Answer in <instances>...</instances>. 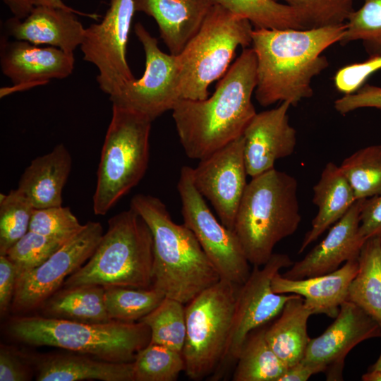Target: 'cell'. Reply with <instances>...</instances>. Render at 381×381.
<instances>
[{"mask_svg": "<svg viewBox=\"0 0 381 381\" xmlns=\"http://www.w3.org/2000/svg\"><path fill=\"white\" fill-rule=\"evenodd\" d=\"M256 85V56L244 48L210 97L176 102L172 117L188 157L203 159L243 135L257 113L252 102Z\"/></svg>", "mask_w": 381, "mask_h": 381, "instance_id": "1", "label": "cell"}, {"mask_svg": "<svg viewBox=\"0 0 381 381\" xmlns=\"http://www.w3.org/2000/svg\"><path fill=\"white\" fill-rule=\"evenodd\" d=\"M345 28V23L306 30L254 28L258 102L262 107L278 102L296 106L310 97L313 79L329 66L322 53L340 42Z\"/></svg>", "mask_w": 381, "mask_h": 381, "instance_id": "2", "label": "cell"}, {"mask_svg": "<svg viewBox=\"0 0 381 381\" xmlns=\"http://www.w3.org/2000/svg\"><path fill=\"white\" fill-rule=\"evenodd\" d=\"M152 236V286L165 297L187 304L221 279L193 231L175 223L158 198L138 193L130 204Z\"/></svg>", "mask_w": 381, "mask_h": 381, "instance_id": "3", "label": "cell"}, {"mask_svg": "<svg viewBox=\"0 0 381 381\" xmlns=\"http://www.w3.org/2000/svg\"><path fill=\"white\" fill-rule=\"evenodd\" d=\"M297 189L294 176L275 168L248 183L233 231L250 264L263 266L277 243L297 230L301 220Z\"/></svg>", "mask_w": 381, "mask_h": 381, "instance_id": "4", "label": "cell"}, {"mask_svg": "<svg viewBox=\"0 0 381 381\" xmlns=\"http://www.w3.org/2000/svg\"><path fill=\"white\" fill-rule=\"evenodd\" d=\"M8 333L17 340L36 346H53L116 363L133 362L151 339L143 322L111 320L87 323L45 316L11 319Z\"/></svg>", "mask_w": 381, "mask_h": 381, "instance_id": "5", "label": "cell"}, {"mask_svg": "<svg viewBox=\"0 0 381 381\" xmlns=\"http://www.w3.org/2000/svg\"><path fill=\"white\" fill-rule=\"evenodd\" d=\"M153 241L143 219L131 207L108 220L87 262L63 287L82 285L147 289L152 285Z\"/></svg>", "mask_w": 381, "mask_h": 381, "instance_id": "6", "label": "cell"}, {"mask_svg": "<svg viewBox=\"0 0 381 381\" xmlns=\"http://www.w3.org/2000/svg\"><path fill=\"white\" fill-rule=\"evenodd\" d=\"M152 121L140 112L112 104L92 196L95 214L105 215L145 176Z\"/></svg>", "mask_w": 381, "mask_h": 381, "instance_id": "7", "label": "cell"}, {"mask_svg": "<svg viewBox=\"0 0 381 381\" xmlns=\"http://www.w3.org/2000/svg\"><path fill=\"white\" fill-rule=\"evenodd\" d=\"M253 26L219 5L211 7L198 32L176 55L181 99L209 97L210 85L226 73L237 48L251 44Z\"/></svg>", "mask_w": 381, "mask_h": 381, "instance_id": "8", "label": "cell"}, {"mask_svg": "<svg viewBox=\"0 0 381 381\" xmlns=\"http://www.w3.org/2000/svg\"><path fill=\"white\" fill-rule=\"evenodd\" d=\"M238 288L220 279L185 306L186 336L182 355L189 378L202 379L223 361Z\"/></svg>", "mask_w": 381, "mask_h": 381, "instance_id": "9", "label": "cell"}, {"mask_svg": "<svg viewBox=\"0 0 381 381\" xmlns=\"http://www.w3.org/2000/svg\"><path fill=\"white\" fill-rule=\"evenodd\" d=\"M177 190L183 224L193 231L220 279L243 284L250 274V263L234 231L216 219L194 186L192 167L181 168Z\"/></svg>", "mask_w": 381, "mask_h": 381, "instance_id": "10", "label": "cell"}, {"mask_svg": "<svg viewBox=\"0 0 381 381\" xmlns=\"http://www.w3.org/2000/svg\"><path fill=\"white\" fill-rule=\"evenodd\" d=\"M135 12L133 0H109L103 19L85 28L80 46L83 59L98 70L99 88L109 97L135 79L126 59Z\"/></svg>", "mask_w": 381, "mask_h": 381, "instance_id": "11", "label": "cell"}, {"mask_svg": "<svg viewBox=\"0 0 381 381\" xmlns=\"http://www.w3.org/2000/svg\"><path fill=\"white\" fill-rule=\"evenodd\" d=\"M134 31L145 52V71L139 79L127 83L109 99L112 104L140 112L154 121L172 110L181 99L177 56L162 52L157 39L140 23L135 25Z\"/></svg>", "mask_w": 381, "mask_h": 381, "instance_id": "12", "label": "cell"}, {"mask_svg": "<svg viewBox=\"0 0 381 381\" xmlns=\"http://www.w3.org/2000/svg\"><path fill=\"white\" fill-rule=\"evenodd\" d=\"M102 235L101 223L89 221L41 265L18 277L11 310L27 313L40 308L89 260Z\"/></svg>", "mask_w": 381, "mask_h": 381, "instance_id": "13", "label": "cell"}, {"mask_svg": "<svg viewBox=\"0 0 381 381\" xmlns=\"http://www.w3.org/2000/svg\"><path fill=\"white\" fill-rule=\"evenodd\" d=\"M293 264L286 254L273 253L262 268L254 266L246 281L238 286L232 324L222 361L237 359L248 336L278 316L294 294L272 289L273 277Z\"/></svg>", "mask_w": 381, "mask_h": 381, "instance_id": "14", "label": "cell"}, {"mask_svg": "<svg viewBox=\"0 0 381 381\" xmlns=\"http://www.w3.org/2000/svg\"><path fill=\"white\" fill-rule=\"evenodd\" d=\"M243 145L241 135L192 168L194 186L210 202L220 222L231 230L248 184Z\"/></svg>", "mask_w": 381, "mask_h": 381, "instance_id": "15", "label": "cell"}, {"mask_svg": "<svg viewBox=\"0 0 381 381\" xmlns=\"http://www.w3.org/2000/svg\"><path fill=\"white\" fill-rule=\"evenodd\" d=\"M376 337H381L380 325L360 307L346 301L326 330L310 339L302 361L325 366L327 380H340L349 351Z\"/></svg>", "mask_w": 381, "mask_h": 381, "instance_id": "16", "label": "cell"}, {"mask_svg": "<svg viewBox=\"0 0 381 381\" xmlns=\"http://www.w3.org/2000/svg\"><path fill=\"white\" fill-rule=\"evenodd\" d=\"M73 53L54 47H38L23 40H1L0 64L2 73L13 84L1 89V97L69 76L74 68Z\"/></svg>", "mask_w": 381, "mask_h": 381, "instance_id": "17", "label": "cell"}, {"mask_svg": "<svg viewBox=\"0 0 381 381\" xmlns=\"http://www.w3.org/2000/svg\"><path fill=\"white\" fill-rule=\"evenodd\" d=\"M291 104L256 113L246 127L243 138L246 171L251 178L274 169L277 160L291 155L296 145V131L290 125Z\"/></svg>", "mask_w": 381, "mask_h": 381, "instance_id": "18", "label": "cell"}, {"mask_svg": "<svg viewBox=\"0 0 381 381\" xmlns=\"http://www.w3.org/2000/svg\"><path fill=\"white\" fill-rule=\"evenodd\" d=\"M363 200H357L323 240L282 275L291 279L322 275L335 271L342 263L358 259L365 241L359 232Z\"/></svg>", "mask_w": 381, "mask_h": 381, "instance_id": "19", "label": "cell"}, {"mask_svg": "<svg viewBox=\"0 0 381 381\" xmlns=\"http://www.w3.org/2000/svg\"><path fill=\"white\" fill-rule=\"evenodd\" d=\"M77 13L60 8L37 6L25 19L14 17L5 23L8 35L31 44H47L68 53L80 47L85 28L78 20Z\"/></svg>", "mask_w": 381, "mask_h": 381, "instance_id": "20", "label": "cell"}, {"mask_svg": "<svg viewBox=\"0 0 381 381\" xmlns=\"http://www.w3.org/2000/svg\"><path fill=\"white\" fill-rule=\"evenodd\" d=\"M358 268V259L346 262L328 274L300 279H291L279 272L272 279L276 294L301 296L313 314H325L335 318L341 304L346 301L349 285Z\"/></svg>", "mask_w": 381, "mask_h": 381, "instance_id": "21", "label": "cell"}, {"mask_svg": "<svg viewBox=\"0 0 381 381\" xmlns=\"http://www.w3.org/2000/svg\"><path fill=\"white\" fill-rule=\"evenodd\" d=\"M135 11L156 21L170 54H179L201 28L212 0H133Z\"/></svg>", "mask_w": 381, "mask_h": 381, "instance_id": "22", "label": "cell"}, {"mask_svg": "<svg viewBox=\"0 0 381 381\" xmlns=\"http://www.w3.org/2000/svg\"><path fill=\"white\" fill-rule=\"evenodd\" d=\"M72 167V157L62 144L35 157L20 177L18 189L35 209L62 205V192Z\"/></svg>", "mask_w": 381, "mask_h": 381, "instance_id": "23", "label": "cell"}, {"mask_svg": "<svg viewBox=\"0 0 381 381\" xmlns=\"http://www.w3.org/2000/svg\"><path fill=\"white\" fill-rule=\"evenodd\" d=\"M84 354H53L35 359L37 381H133V364Z\"/></svg>", "mask_w": 381, "mask_h": 381, "instance_id": "24", "label": "cell"}, {"mask_svg": "<svg viewBox=\"0 0 381 381\" xmlns=\"http://www.w3.org/2000/svg\"><path fill=\"white\" fill-rule=\"evenodd\" d=\"M354 193L340 167L328 162L313 186V202L318 211L306 234L298 253H301L328 228L339 221L356 201Z\"/></svg>", "mask_w": 381, "mask_h": 381, "instance_id": "25", "label": "cell"}, {"mask_svg": "<svg viewBox=\"0 0 381 381\" xmlns=\"http://www.w3.org/2000/svg\"><path fill=\"white\" fill-rule=\"evenodd\" d=\"M312 315L303 298L294 294L285 303L277 319L265 328L266 340L287 368L303 358L310 339L307 323Z\"/></svg>", "mask_w": 381, "mask_h": 381, "instance_id": "26", "label": "cell"}, {"mask_svg": "<svg viewBox=\"0 0 381 381\" xmlns=\"http://www.w3.org/2000/svg\"><path fill=\"white\" fill-rule=\"evenodd\" d=\"M104 287L82 285L64 287L40 306L43 316L87 323L112 320L104 304Z\"/></svg>", "mask_w": 381, "mask_h": 381, "instance_id": "27", "label": "cell"}, {"mask_svg": "<svg viewBox=\"0 0 381 381\" xmlns=\"http://www.w3.org/2000/svg\"><path fill=\"white\" fill-rule=\"evenodd\" d=\"M358 262V272L349 285L346 301L363 309L381 327V238L365 241Z\"/></svg>", "mask_w": 381, "mask_h": 381, "instance_id": "28", "label": "cell"}, {"mask_svg": "<svg viewBox=\"0 0 381 381\" xmlns=\"http://www.w3.org/2000/svg\"><path fill=\"white\" fill-rule=\"evenodd\" d=\"M265 329L248 336L237 358L234 381H277L287 367L266 340Z\"/></svg>", "mask_w": 381, "mask_h": 381, "instance_id": "29", "label": "cell"}, {"mask_svg": "<svg viewBox=\"0 0 381 381\" xmlns=\"http://www.w3.org/2000/svg\"><path fill=\"white\" fill-rule=\"evenodd\" d=\"M232 13L243 16L255 28L307 29L299 14L277 0H212Z\"/></svg>", "mask_w": 381, "mask_h": 381, "instance_id": "30", "label": "cell"}, {"mask_svg": "<svg viewBox=\"0 0 381 381\" xmlns=\"http://www.w3.org/2000/svg\"><path fill=\"white\" fill-rule=\"evenodd\" d=\"M356 200L381 194V144L361 148L339 166Z\"/></svg>", "mask_w": 381, "mask_h": 381, "instance_id": "31", "label": "cell"}, {"mask_svg": "<svg viewBox=\"0 0 381 381\" xmlns=\"http://www.w3.org/2000/svg\"><path fill=\"white\" fill-rule=\"evenodd\" d=\"M165 296L154 287H104V304L111 320L135 322L157 308Z\"/></svg>", "mask_w": 381, "mask_h": 381, "instance_id": "32", "label": "cell"}, {"mask_svg": "<svg viewBox=\"0 0 381 381\" xmlns=\"http://www.w3.org/2000/svg\"><path fill=\"white\" fill-rule=\"evenodd\" d=\"M185 304L165 297L160 304L139 321L150 330V342L181 352L186 341Z\"/></svg>", "mask_w": 381, "mask_h": 381, "instance_id": "33", "label": "cell"}, {"mask_svg": "<svg viewBox=\"0 0 381 381\" xmlns=\"http://www.w3.org/2000/svg\"><path fill=\"white\" fill-rule=\"evenodd\" d=\"M133 381H174L185 370L181 352L150 342L132 362Z\"/></svg>", "mask_w": 381, "mask_h": 381, "instance_id": "34", "label": "cell"}, {"mask_svg": "<svg viewBox=\"0 0 381 381\" xmlns=\"http://www.w3.org/2000/svg\"><path fill=\"white\" fill-rule=\"evenodd\" d=\"M34 207L19 189L0 194V255L28 231Z\"/></svg>", "mask_w": 381, "mask_h": 381, "instance_id": "35", "label": "cell"}, {"mask_svg": "<svg viewBox=\"0 0 381 381\" xmlns=\"http://www.w3.org/2000/svg\"><path fill=\"white\" fill-rule=\"evenodd\" d=\"M345 25L340 44L361 40L370 56H381V0H364Z\"/></svg>", "mask_w": 381, "mask_h": 381, "instance_id": "36", "label": "cell"}, {"mask_svg": "<svg viewBox=\"0 0 381 381\" xmlns=\"http://www.w3.org/2000/svg\"><path fill=\"white\" fill-rule=\"evenodd\" d=\"M66 241L28 231L6 255L15 265L18 277L41 265Z\"/></svg>", "mask_w": 381, "mask_h": 381, "instance_id": "37", "label": "cell"}, {"mask_svg": "<svg viewBox=\"0 0 381 381\" xmlns=\"http://www.w3.org/2000/svg\"><path fill=\"white\" fill-rule=\"evenodd\" d=\"M293 8L307 29L346 23L355 10L356 0H282Z\"/></svg>", "mask_w": 381, "mask_h": 381, "instance_id": "38", "label": "cell"}, {"mask_svg": "<svg viewBox=\"0 0 381 381\" xmlns=\"http://www.w3.org/2000/svg\"><path fill=\"white\" fill-rule=\"evenodd\" d=\"M83 225L68 207L59 205L34 209L29 231L68 241L78 233Z\"/></svg>", "mask_w": 381, "mask_h": 381, "instance_id": "39", "label": "cell"}, {"mask_svg": "<svg viewBox=\"0 0 381 381\" xmlns=\"http://www.w3.org/2000/svg\"><path fill=\"white\" fill-rule=\"evenodd\" d=\"M381 69V56H370L361 63L351 64L339 69L334 77V85L344 95L352 94L362 87L368 78Z\"/></svg>", "mask_w": 381, "mask_h": 381, "instance_id": "40", "label": "cell"}, {"mask_svg": "<svg viewBox=\"0 0 381 381\" xmlns=\"http://www.w3.org/2000/svg\"><path fill=\"white\" fill-rule=\"evenodd\" d=\"M334 106L343 115L361 108L381 110V87L365 83L355 92L344 95L335 100Z\"/></svg>", "mask_w": 381, "mask_h": 381, "instance_id": "41", "label": "cell"}, {"mask_svg": "<svg viewBox=\"0 0 381 381\" xmlns=\"http://www.w3.org/2000/svg\"><path fill=\"white\" fill-rule=\"evenodd\" d=\"M32 370L25 357L11 346L0 349V381H27L32 379Z\"/></svg>", "mask_w": 381, "mask_h": 381, "instance_id": "42", "label": "cell"}, {"mask_svg": "<svg viewBox=\"0 0 381 381\" xmlns=\"http://www.w3.org/2000/svg\"><path fill=\"white\" fill-rule=\"evenodd\" d=\"M359 232L364 240L381 238V194L364 199L360 214Z\"/></svg>", "mask_w": 381, "mask_h": 381, "instance_id": "43", "label": "cell"}, {"mask_svg": "<svg viewBox=\"0 0 381 381\" xmlns=\"http://www.w3.org/2000/svg\"><path fill=\"white\" fill-rule=\"evenodd\" d=\"M17 282V272L6 255H0V312L4 315L13 301Z\"/></svg>", "mask_w": 381, "mask_h": 381, "instance_id": "44", "label": "cell"}, {"mask_svg": "<svg viewBox=\"0 0 381 381\" xmlns=\"http://www.w3.org/2000/svg\"><path fill=\"white\" fill-rule=\"evenodd\" d=\"M326 370L322 365L301 361L287 368L277 381H306L313 375L326 372Z\"/></svg>", "mask_w": 381, "mask_h": 381, "instance_id": "45", "label": "cell"}, {"mask_svg": "<svg viewBox=\"0 0 381 381\" xmlns=\"http://www.w3.org/2000/svg\"><path fill=\"white\" fill-rule=\"evenodd\" d=\"M8 6L13 17L19 20L27 18L38 6L36 0H2Z\"/></svg>", "mask_w": 381, "mask_h": 381, "instance_id": "46", "label": "cell"}, {"mask_svg": "<svg viewBox=\"0 0 381 381\" xmlns=\"http://www.w3.org/2000/svg\"><path fill=\"white\" fill-rule=\"evenodd\" d=\"M36 1L37 3L38 6L42 5V6L55 7V8H60L74 11V12L77 13L78 14H80V15L82 14V15L90 16V17H92V18L96 16L95 14H83V13H81L80 12H79V11H78L68 6L67 5H66L63 2L62 0H36Z\"/></svg>", "mask_w": 381, "mask_h": 381, "instance_id": "47", "label": "cell"}, {"mask_svg": "<svg viewBox=\"0 0 381 381\" xmlns=\"http://www.w3.org/2000/svg\"><path fill=\"white\" fill-rule=\"evenodd\" d=\"M363 381H381V370L368 371L361 377Z\"/></svg>", "mask_w": 381, "mask_h": 381, "instance_id": "48", "label": "cell"}, {"mask_svg": "<svg viewBox=\"0 0 381 381\" xmlns=\"http://www.w3.org/2000/svg\"><path fill=\"white\" fill-rule=\"evenodd\" d=\"M376 370H381V353L377 361L368 368V371Z\"/></svg>", "mask_w": 381, "mask_h": 381, "instance_id": "49", "label": "cell"}]
</instances>
